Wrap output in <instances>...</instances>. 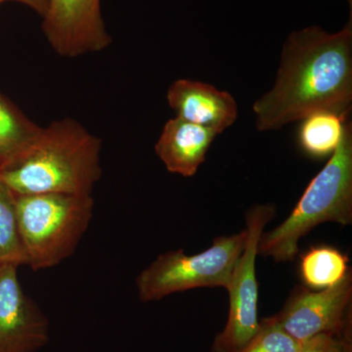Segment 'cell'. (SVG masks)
Returning <instances> with one entry per match:
<instances>
[{
    "label": "cell",
    "instance_id": "52a82bcc",
    "mask_svg": "<svg viewBox=\"0 0 352 352\" xmlns=\"http://www.w3.org/2000/svg\"><path fill=\"white\" fill-rule=\"evenodd\" d=\"M352 275L330 288L298 287L292 292L279 314L277 323L293 339L302 342L322 333H351Z\"/></svg>",
    "mask_w": 352,
    "mask_h": 352
},
{
    "label": "cell",
    "instance_id": "7a4b0ae2",
    "mask_svg": "<svg viewBox=\"0 0 352 352\" xmlns=\"http://www.w3.org/2000/svg\"><path fill=\"white\" fill-rule=\"evenodd\" d=\"M101 147L76 120H55L18 163L0 171V180L17 195H91L102 175Z\"/></svg>",
    "mask_w": 352,
    "mask_h": 352
},
{
    "label": "cell",
    "instance_id": "277c9868",
    "mask_svg": "<svg viewBox=\"0 0 352 352\" xmlns=\"http://www.w3.org/2000/svg\"><path fill=\"white\" fill-rule=\"evenodd\" d=\"M20 235L32 270L54 267L69 258L94 217L91 195H17Z\"/></svg>",
    "mask_w": 352,
    "mask_h": 352
},
{
    "label": "cell",
    "instance_id": "5b68a950",
    "mask_svg": "<svg viewBox=\"0 0 352 352\" xmlns=\"http://www.w3.org/2000/svg\"><path fill=\"white\" fill-rule=\"evenodd\" d=\"M245 229L219 236L200 254L187 256L183 250L164 252L136 279L141 302L160 300L197 288H228L233 270L244 251Z\"/></svg>",
    "mask_w": 352,
    "mask_h": 352
},
{
    "label": "cell",
    "instance_id": "9a60e30c",
    "mask_svg": "<svg viewBox=\"0 0 352 352\" xmlns=\"http://www.w3.org/2000/svg\"><path fill=\"white\" fill-rule=\"evenodd\" d=\"M28 264L20 235L16 194L0 180V263Z\"/></svg>",
    "mask_w": 352,
    "mask_h": 352
},
{
    "label": "cell",
    "instance_id": "9c48e42d",
    "mask_svg": "<svg viewBox=\"0 0 352 352\" xmlns=\"http://www.w3.org/2000/svg\"><path fill=\"white\" fill-rule=\"evenodd\" d=\"M17 268L0 263V352H36L50 340V322L23 291Z\"/></svg>",
    "mask_w": 352,
    "mask_h": 352
},
{
    "label": "cell",
    "instance_id": "ba28073f",
    "mask_svg": "<svg viewBox=\"0 0 352 352\" xmlns=\"http://www.w3.org/2000/svg\"><path fill=\"white\" fill-rule=\"evenodd\" d=\"M43 31L60 56L99 52L112 43L101 13V0H50Z\"/></svg>",
    "mask_w": 352,
    "mask_h": 352
},
{
    "label": "cell",
    "instance_id": "6da1fadb",
    "mask_svg": "<svg viewBox=\"0 0 352 352\" xmlns=\"http://www.w3.org/2000/svg\"><path fill=\"white\" fill-rule=\"evenodd\" d=\"M352 103V18L339 32L310 25L291 32L272 89L254 104L259 131H276L312 113L347 117Z\"/></svg>",
    "mask_w": 352,
    "mask_h": 352
},
{
    "label": "cell",
    "instance_id": "8fae6325",
    "mask_svg": "<svg viewBox=\"0 0 352 352\" xmlns=\"http://www.w3.org/2000/svg\"><path fill=\"white\" fill-rule=\"evenodd\" d=\"M217 135L210 129L175 117L164 124L155 150L170 173L192 177L205 162Z\"/></svg>",
    "mask_w": 352,
    "mask_h": 352
},
{
    "label": "cell",
    "instance_id": "3957f363",
    "mask_svg": "<svg viewBox=\"0 0 352 352\" xmlns=\"http://www.w3.org/2000/svg\"><path fill=\"white\" fill-rule=\"evenodd\" d=\"M325 222L352 223V126L346 120L342 140L326 166L303 192L291 214L261 234L258 256L287 263L298 254V242Z\"/></svg>",
    "mask_w": 352,
    "mask_h": 352
},
{
    "label": "cell",
    "instance_id": "2e32d148",
    "mask_svg": "<svg viewBox=\"0 0 352 352\" xmlns=\"http://www.w3.org/2000/svg\"><path fill=\"white\" fill-rule=\"evenodd\" d=\"M300 346L302 342L285 332L271 316L261 322L258 333L239 352H296Z\"/></svg>",
    "mask_w": 352,
    "mask_h": 352
},
{
    "label": "cell",
    "instance_id": "5bb4252c",
    "mask_svg": "<svg viewBox=\"0 0 352 352\" xmlns=\"http://www.w3.org/2000/svg\"><path fill=\"white\" fill-rule=\"evenodd\" d=\"M349 271L346 256L333 248H314L300 261V276L311 289L330 288L342 281Z\"/></svg>",
    "mask_w": 352,
    "mask_h": 352
},
{
    "label": "cell",
    "instance_id": "30bf717a",
    "mask_svg": "<svg viewBox=\"0 0 352 352\" xmlns=\"http://www.w3.org/2000/svg\"><path fill=\"white\" fill-rule=\"evenodd\" d=\"M166 99L176 118L217 134L237 120L238 106L232 95L208 83L184 78L175 80L168 87Z\"/></svg>",
    "mask_w": 352,
    "mask_h": 352
},
{
    "label": "cell",
    "instance_id": "ffe728a7",
    "mask_svg": "<svg viewBox=\"0 0 352 352\" xmlns=\"http://www.w3.org/2000/svg\"><path fill=\"white\" fill-rule=\"evenodd\" d=\"M349 2H351V0H349Z\"/></svg>",
    "mask_w": 352,
    "mask_h": 352
},
{
    "label": "cell",
    "instance_id": "d6986e66",
    "mask_svg": "<svg viewBox=\"0 0 352 352\" xmlns=\"http://www.w3.org/2000/svg\"><path fill=\"white\" fill-rule=\"evenodd\" d=\"M340 352H352L351 338L344 340V344H342V351Z\"/></svg>",
    "mask_w": 352,
    "mask_h": 352
},
{
    "label": "cell",
    "instance_id": "7c38bea8",
    "mask_svg": "<svg viewBox=\"0 0 352 352\" xmlns=\"http://www.w3.org/2000/svg\"><path fill=\"white\" fill-rule=\"evenodd\" d=\"M43 129L0 94V171L18 163Z\"/></svg>",
    "mask_w": 352,
    "mask_h": 352
},
{
    "label": "cell",
    "instance_id": "4fadbf2b",
    "mask_svg": "<svg viewBox=\"0 0 352 352\" xmlns=\"http://www.w3.org/2000/svg\"><path fill=\"white\" fill-rule=\"evenodd\" d=\"M347 117L337 113L319 112L302 120L298 142L309 156L321 157L332 155L342 140Z\"/></svg>",
    "mask_w": 352,
    "mask_h": 352
},
{
    "label": "cell",
    "instance_id": "8992f818",
    "mask_svg": "<svg viewBox=\"0 0 352 352\" xmlns=\"http://www.w3.org/2000/svg\"><path fill=\"white\" fill-rule=\"evenodd\" d=\"M276 214L272 204L256 205L245 215L247 240L233 270L229 293V314L223 330L215 337L212 352H239L258 333V287L256 261L259 239L268 222Z\"/></svg>",
    "mask_w": 352,
    "mask_h": 352
},
{
    "label": "cell",
    "instance_id": "e0dca14e",
    "mask_svg": "<svg viewBox=\"0 0 352 352\" xmlns=\"http://www.w3.org/2000/svg\"><path fill=\"white\" fill-rule=\"evenodd\" d=\"M351 338V333L344 336L322 333L302 342L296 352H340L344 340Z\"/></svg>",
    "mask_w": 352,
    "mask_h": 352
},
{
    "label": "cell",
    "instance_id": "ac0fdd59",
    "mask_svg": "<svg viewBox=\"0 0 352 352\" xmlns=\"http://www.w3.org/2000/svg\"><path fill=\"white\" fill-rule=\"evenodd\" d=\"M3 1L20 2V3L24 4V6H27L32 10L36 11L43 18L45 15L46 11H47L48 3H50V0H0V3Z\"/></svg>",
    "mask_w": 352,
    "mask_h": 352
}]
</instances>
